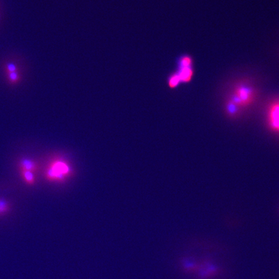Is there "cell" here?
I'll return each instance as SVG.
<instances>
[{
  "instance_id": "obj_2",
  "label": "cell",
  "mask_w": 279,
  "mask_h": 279,
  "mask_svg": "<svg viewBox=\"0 0 279 279\" xmlns=\"http://www.w3.org/2000/svg\"><path fill=\"white\" fill-rule=\"evenodd\" d=\"M256 91L252 86L248 83H239L233 89L230 98V102L241 111L253 104L256 98Z\"/></svg>"
},
{
  "instance_id": "obj_4",
  "label": "cell",
  "mask_w": 279,
  "mask_h": 279,
  "mask_svg": "<svg viewBox=\"0 0 279 279\" xmlns=\"http://www.w3.org/2000/svg\"><path fill=\"white\" fill-rule=\"evenodd\" d=\"M267 122L270 130L279 134V98L274 99L269 105Z\"/></svg>"
},
{
  "instance_id": "obj_3",
  "label": "cell",
  "mask_w": 279,
  "mask_h": 279,
  "mask_svg": "<svg viewBox=\"0 0 279 279\" xmlns=\"http://www.w3.org/2000/svg\"><path fill=\"white\" fill-rule=\"evenodd\" d=\"M175 74L180 79L181 83H187L191 81L193 74L191 57L188 56L181 57L179 61L178 71Z\"/></svg>"
},
{
  "instance_id": "obj_6",
  "label": "cell",
  "mask_w": 279,
  "mask_h": 279,
  "mask_svg": "<svg viewBox=\"0 0 279 279\" xmlns=\"http://www.w3.org/2000/svg\"><path fill=\"white\" fill-rule=\"evenodd\" d=\"M17 167L19 171H31L34 173H36L39 169V164L36 161L27 158H21L17 163Z\"/></svg>"
},
{
  "instance_id": "obj_5",
  "label": "cell",
  "mask_w": 279,
  "mask_h": 279,
  "mask_svg": "<svg viewBox=\"0 0 279 279\" xmlns=\"http://www.w3.org/2000/svg\"><path fill=\"white\" fill-rule=\"evenodd\" d=\"M6 76L9 83L12 86L19 84L21 81V74L17 64L13 62H7L5 67Z\"/></svg>"
},
{
  "instance_id": "obj_7",
  "label": "cell",
  "mask_w": 279,
  "mask_h": 279,
  "mask_svg": "<svg viewBox=\"0 0 279 279\" xmlns=\"http://www.w3.org/2000/svg\"><path fill=\"white\" fill-rule=\"evenodd\" d=\"M21 174L22 177L23 178L25 183L28 186H34L36 184V177L34 173L31 171L21 170Z\"/></svg>"
},
{
  "instance_id": "obj_8",
  "label": "cell",
  "mask_w": 279,
  "mask_h": 279,
  "mask_svg": "<svg viewBox=\"0 0 279 279\" xmlns=\"http://www.w3.org/2000/svg\"><path fill=\"white\" fill-rule=\"evenodd\" d=\"M11 210V204L6 199L0 198V216L7 215Z\"/></svg>"
},
{
  "instance_id": "obj_1",
  "label": "cell",
  "mask_w": 279,
  "mask_h": 279,
  "mask_svg": "<svg viewBox=\"0 0 279 279\" xmlns=\"http://www.w3.org/2000/svg\"><path fill=\"white\" fill-rule=\"evenodd\" d=\"M73 174V168L68 162L61 158H55L50 161L44 173L47 181L59 183L66 181Z\"/></svg>"
}]
</instances>
